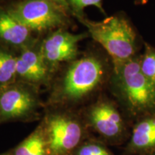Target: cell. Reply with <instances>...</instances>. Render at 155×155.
<instances>
[{"label": "cell", "mask_w": 155, "mask_h": 155, "mask_svg": "<svg viewBox=\"0 0 155 155\" xmlns=\"http://www.w3.org/2000/svg\"><path fill=\"white\" fill-rule=\"evenodd\" d=\"M77 19L86 26L94 41L106 52L113 68L119 66L139 54L142 40L124 13H118L98 22L84 16Z\"/></svg>", "instance_id": "3957f363"}, {"label": "cell", "mask_w": 155, "mask_h": 155, "mask_svg": "<svg viewBox=\"0 0 155 155\" xmlns=\"http://www.w3.org/2000/svg\"><path fill=\"white\" fill-rule=\"evenodd\" d=\"M17 75V57L0 50V85L8 86Z\"/></svg>", "instance_id": "4fadbf2b"}, {"label": "cell", "mask_w": 155, "mask_h": 155, "mask_svg": "<svg viewBox=\"0 0 155 155\" xmlns=\"http://www.w3.org/2000/svg\"><path fill=\"white\" fill-rule=\"evenodd\" d=\"M112 62L99 53H89L69 65L55 88V101L73 103L101 90L111 79Z\"/></svg>", "instance_id": "7a4b0ae2"}, {"label": "cell", "mask_w": 155, "mask_h": 155, "mask_svg": "<svg viewBox=\"0 0 155 155\" xmlns=\"http://www.w3.org/2000/svg\"><path fill=\"white\" fill-rule=\"evenodd\" d=\"M51 1L66 12L70 10V7L66 0H51Z\"/></svg>", "instance_id": "e0dca14e"}, {"label": "cell", "mask_w": 155, "mask_h": 155, "mask_svg": "<svg viewBox=\"0 0 155 155\" xmlns=\"http://www.w3.org/2000/svg\"><path fill=\"white\" fill-rule=\"evenodd\" d=\"M149 0H135L134 3L136 5H144L148 3Z\"/></svg>", "instance_id": "ac0fdd59"}, {"label": "cell", "mask_w": 155, "mask_h": 155, "mask_svg": "<svg viewBox=\"0 0 155 155\" xmlns=\"http://www.w3.org/2000/svg\"><path fill=\"white\" fill-rule=\"evenodd\" d=\"M3 155H9V154H3Z\"/></svg>", "instance_id": "ffe728a7"}, {"label": "cell", "mask_w": 155, "mask_h": 155, "mask_svg": "<svg viewBox=\"0 0 155 155\" xmlns=\"http://www.w3.org/2000/svg\"><path fill=\"white\" fill-rule=\"evenodd\" d=\"M48 65L42 57L40 50L27 46L17 57V75L28 82L38 83L47 78Z\"/></svg>", "instance_id": "30bf717a"}, {"label": "cell", "mask_w": 155, "mask_h": 155, "mask_svg": "<svg viewBox=\"0 0 155 155\" xmlns=\"http://www.w3.org/2000/svg\"><path fill=\"white\" fill-rule=\"evenodd\" d=\"M13 155H52L42 124L15 148Z\"/></svg>", "instance_id": "7c38bea8"}, {"label": "cell", "mask_w": 155, "mask_h": 155, "mask_svg": "<svg viewBox=\"0 0 155 155\" xmlns=\"http://www.w3.org/2000/svg\"><path fill=\"white\" fill-rule=\"evenodd\" d=\"M140 68L144 76L155 84V48L146 42L140 56Z\"/></svg>", "instance_id": "5bb4252c"}, {"label": "cell", "mask_w": 155, "mask_h": 155, "mask_svg": "<svg viewBox=\"0 0 155 155\" xmlns=\"http://www.w3.org/2000/svg\"><path fill=\"white\" fill-rule=\"evenodd\" d=\"M42 124L52 155H68L84 137L83 124L72 114H50Z\"/></svg>", "instance_id": "8992f818"}, {"label": "cell", "mask_w": 155, "mask_h": 155, "mask_svg": "<svg viewBox=\"0 0 155 155\" xmlns=\"http://www.w3.org/2000/svg\"><path fill=\"white\" fill-rule=\"evenodd\" d=\"M86 118L93 130L107 142L121 144L129 138L131 124L115 101L100 96L89 106Z\"/></svg>", "instance_id": "277c9868"}, {"label": "cell", "mask_w": 155, "mask_h": 155, "mask_svg": "<svg viewBox=\"0 0 155 155\" xmlns=\"http://www.w3.org/2000/svg\"><path fill=\"white\" fill-rule=\"evenodd\" d=\"M87 36V34L71 33L63 29L50 34L43 40L40 48L48 67L75 59L78 53V44Z\"/></svg>", "instance_id": "ba28073f"}, {"label": "cell", "mask_w": 155, "mask_h": 155, "mask_svg": "<svg viewBox=\"0 0 155 155\" xmlns=\"http://www.w3.org/2000/svg\"><path fill=\"white\" fill-rule=\"evenodd\" d=\"M38 107L33 91L22 85L5 86L0 91V118L3 120L28 119Z\"/></svg>", "instance_id": "52a82bcc"}, {"label": "cell", "mask_w": 155, "mask_h": 155, "mask_svg": "<svg viewBox=\"0 0 155 155\" xmlns=\"http://www.w3.org/2000/svg\"><path fill=\"white\" fill-rule=\"evenodd\" d=\"M155 153V111L145 114L131 125L124 147L125 155H150Z\"/></svg>", "instance_id": "9c48e42d"}, {"label": "cell", "mask_w": 155, "mask_h": 155, "mask_svg": "<svg viewBox=\"0 0 155 155\" xmlns=\"http://www.w3.org/2000/svg\"><path fill=\"white\" fill-rule=\"evenodd\" d=\"M7 11L30 31L53 30L67 20L66 12L51 0H21Z\"/></svg>", "instance_id": "5b68a950"}, {"label": "cell", "mask_w": 155, "mask_h": 155, "mask_svg": "<svg viewBox=\"0 0 155 155\" xmlns=\"http://www.w3.org/2000/svg\"><path fill=\"white\" fill-rule=\"evenodd\" d=\"M75 155H114L102 141L89 140L81 144Z\"/></svg>", "instance_id": "9a60e30c"}, {"label": "cell", "mask_w": 155, "mask_h": 155, "mask_svg": "<svg viewBox=\"0 0 155 155\" xmlns=\"http://www.w3.org/2000/svg\"><path fill=\"white\" fill-rule=\"evenodd\" d=\"M70 10L72 11L73 14L76 17H83V9L89 6H94L98 8L102 13L105 14L104 7H103V0H66Z\"/></svg>", "instance_id": "2e32d148"}, {"label": "cell", "mask_w": 155, "mask_h": 155, "mask_svg": "<svg viewBox=\"0 0 155 155\" xmlns=\"http://www.w3.org/2000/svg\"><path fill=\"white\" fill-rule=\"evenodd\" d=\"M141 54L113 68L110 79L119 106L132 124L145 114L155 111V84L140 68Z\"/></svg>", "instance_id": "6da1fadb"}, {"label": "cell", "mask_w": 155, "mask_h": 155, "mask_svg": "<svg viewBox=\"0 0 155 155\" xmlns=\"http://www.w3.org/2000/svg\"><path fill=\"white\" fill-rule=\"evenodd\" d=\"M150 155H155V153H154V154H150Z\"/></svg>", "instance_id": "d6986e66"}, {"label": "cell", "mask_w": 155, "mask_h": 155, "mask_svg": "<svg viewBox=\"0 0 155 155\" xmlns=\"http://www.w3.org/2000/svg\"><path fill=\"white\" fill-rule=\"evenodd\" d=\"M30 32L28 28L17 21L7 10L0 8V39L15 47L29 46Z\"/></svg>", "instance_id": "8fae6325"}]
</instances>
